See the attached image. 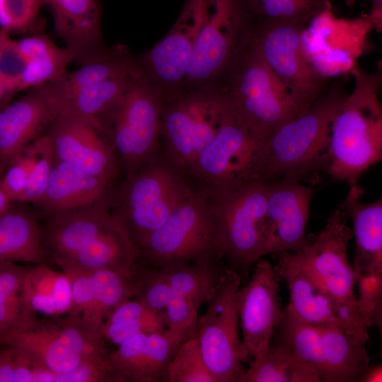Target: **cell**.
Returning <instances> with one entry per match:
<instances>
[{
    "label": "cell",
    "instance_id": "1",
    "mask_svg": "<svg viewBox=\"0 0 382 382\" xmlns=\"http://www.w3.org/2000/svg\"><path fill=\"white\" fill-rule=\"evenodd\" d=\"M42 218L47 258L62 270L124 272L135 259V249L112 216L107 195L89 205Z\"/></svg>",
    "mask_w": 382,
    "mask_h": 382
},
{
    "label": "cell",
    "instance_id": "2",
    "mask_svg": "<svg viewBox=\"0 0 382 382\" xmlns=\"http://www.w3.org/2000/svg\"><path fill=\"white\" fill-rule=\"evenodd\" d=\"M348 93L327 87L307 108L262 141L243 178L267 182L284 177L303 179L328 166L332 122Z\"/></svg>",
    "mask_w": 382,
    "mask_h": 382
},
{
    "label": "cell",
    "instance_id": "3",
    "mask_svg": "<svg viewBox=\"0 0 382 382\" xmlns=\"http://www.w3.org/2000/svg\"><path fill=\"white\" fill-rule=\"evenodd\" d=\"M354 88L336 114L328 140V171L333 180L357 184L360 175L382 158L381 69L352 71Z\"/></svg>",
    "mask_w": 382,
    "mask_h": 382
},
{
    "label": "cell",
    "instance_id": "4",
    "mask_svg": "<svg viewBox=\"0 0 382 382\" xmlns=\"http://www.w3.org/2000/svg\"><path fill=\"white\" fill-rule=\"evenodd\" d=\"M196 192L204 199L214 221L223 262L245 284L250 267L263 256L265 182L234 177Z\"/></svg>",
    "mask_w": 382,
    "mask_h": 382
},
{
    "label": "cell",
    "instance_id": "5",
    "mask_svg": "<svg viewBox=\"0 0 382 382\" xmlns=\"http://www.w3.org/2000/svg\"><path fill=\"white\" fill-rule=\"evenodd\" d=\"M219 83L233 115L259 144L307 108L264 61L249 36Z\"/></svg>",
    "mask_w": 382,
    "mask_h": 382
},
{
    "label": "cell",
    "instance_id": "6",
    "mask_svg": "<svg viewBox=\"0 0 382 382\" xmlns=\"http://www.w3.org/2000/svg\"><path fill=\"white\" fill-rule=\"evenodd\" d=\"M166 97L140 67L120 99L100 120L125 178L156 158Z\"/></svg>",
    "mask_w": 382,
    "mask_h": 382
},
{
    "label": "cell",
    "instance_id": "7",
    "mask_svg": "<svg viewBox=\"0 0 382 382\" xmlns=\"http://www.w3.org/2000/svg\"><path fill=\"white\" fill-rule=\"evenodd\" d=\"M194 190L163 159L155 158L107 195L110 212L139 253Z\"/></svg>",
    "mask_w": 382,
    "mask_h": 382
},
{
    "label": "cell",
    "instance_id": "8",
    "mask_svg": "<svg viewBox=\"0 0 382 382\" xmlns=\"http://www.w3.org/2000/svg\"><path fill=\"white\" fill-rule=\"evenodd\" d=\"M230 110L220 83L166 96L162 114L163 160L185 180Z\"/></svg>",
    "mask_w": 382,
    "mask_h": 382
},
{
    "label": "cell",
    "instance_id": "9",
    "mask_svg": "<svg viewBox=\"0 0 382 382\" xmlns=\"http://www.w3.org/2000/svg\"><path fill=\"white\" fill-rule=\"evenodd\" d=\"M253 19L245 0H201V18L185 91L221 81L248 39Z\"/></svg>",
    "mask_w": 382,
    "mask_h": 382
},
{
    "label": "cell",
    "instance_id": "10",
    "mask_svg": "<svg viewBox=\"0 0 382 382\" xmlns=\"http://www.w3.org/2000/svg\"><path fill=\"white\" fill-rule=\"evenodd\" d=\"M222 261L216 227L204 199L194 192L142 245L138 262L163 269Z\"/></svg>",
    "mask_w": 382,
    "mask_h": 382
},
{
    "label": "cell",
    "instance_id": "11",
    "mask_svg": "<svg viewBox=\"0 0 382 382\" xmlns=\"http://www.w3.org/2000/svg\"><path fill=\"white\" fill-rule=\"evenodd\" d=\"M242 283L227 269L197 318L195 337L203 359L216 382H240L251 359L238 335L236 293Z\"/></svg>",
    "mask_w": 382,
    "mask_h": 382
},
{
    "label": "cell",
    "instance_id": "12",
    "mask_svg": "<svg viewBox=\"0 0 382 382\" xmlns=\"http://www.w3.org/2000/svg\"><path fill=\"white\" fill-rule=\"evenodd\" d=\"M374 29L369 14L340 18L329 3L303 29L301 41L314 69L328 79L357 67V59L370 48L369 35Z\"/></svg>",
    "mask_w": 382,
    "mask_h": 382
},
{
    "label": "cell",
    "instance_id": "13",
    "mask_svg": "<svg viewBox=\"0 0 382 382\" xmlns=\"http://www.w3.org/2000/svg\"><path fill=\"white\" fill-rule=\"evenodd\" d=\"M306 27L284 22H253L249 39L264 61L306 108L327 88V79L313 67L303 50Z\"/></svg>",
    "mask_w": 382,
    "mask_h": 382
},
{
    "label": "cell",
    "instance_id": "14",
    "mask_svg": "<svg viewBox=\"0 0 382 382\" xmlns=\"http://www.w3.org/2000/svg\"><path fill=\"white\" fill-rule=\"evenodd\" d=\"M349 219L348 214L338 208L306 247L289 253L332 297L359 310L354 270L347 255L348 243L353 237Z\"/></svg>",
    "mask_w": 382,
    "mask_h": 382
},
{
    "label": "cell",
    "instance_id": "15",
    "mask_svg": "<svg viewBox=\"0 0 382 382\" xmlns=\"http://www.w3.org/2000/svg\"><path fill=\"white\" fill-rule=\"evenodd\" d=\"M272 255L289 291V301L284 308L288 313L306 323L331 324L369 338L368 330L373 323L369 317L332 297L289 252Z\"/></svg>",
    "mask_w": 382,
    "mask_h": 382
},
{
    "label": "cell",
    "instance_id": "16",
    "mask_svg": "<svg viewBox=\"0 0 382 382\" xmlns=\"http://www.w3.org/2000/svg\"><path fill=\"white\" fill-rule=\"evenodd\" d=\"M282 279L275 266L259 259L249 280L236 293V308L243 332L242 342L251 359L249 367L263 360L282 307L279 295Z\"/></svg>",
    "mask_w": 382,
    "mask_h": 382
},
{
    "label": "cell",
    "instance_id": "17",
    "mask_svg": "<svg viewBox=\"0 0 382 382\" xmlns=\"http://www.w3.org/2000/svg\"><path fill=\"white\" fill-rule=\"evenodd\" d=\"M265 238L263 256L297 252L312 240L305 234L313 195L301 180L284 177L265 182Z\"/></svg>",
    "mask_w": 382,
    "mask_h": 382
},
{
    "label": "cell",
    "instance_id": "18",
    "mask_svg": "<svg viewBox=\"0 0 382 382\" xmlns=\"http://www.w3.org/2000/svg\"><path fill=\"white\" fill-rule=\"evenodd\" d=\"M45 133L56 159L112 184L120 173L110 144L95 123L59 114Z\"/></svg>",
    "mask_w": 382,
    "mask_h": 382
},
{
    "label": "cell",
    "instance_id": "19",
    "mask_svg": "<svg viewBox=\"0 0 382 382\" xmlns=\"http://www.w3.org/2000/svg\"><path fill=\"white\" fill-rule=\"evenodd\" d=\"M258 145V141L231 109L185 180L196 192L231 178H243Z\"/></svg>",
    "mask_w": 382,
    "mask_h": 382
},
{
    "label": "cell",
    "instance_id": "20",
    "mask_svg": "<svg viewBox=\"0 0 382 382\" xmlns=\"http://www.w3.org/2000/svg\"><path fill=\"white\" fill-rule=\"evenodd\" d=\"M58 115V103L49 82L29 88L0 110L1 171L24 147L45 133Z\"/></svg>",
    "mask_w": 382,
    "mask_h": 382
},
{
    "label": "cell",
    "instance_id": "21",
    "mask_svg": "<svg viewBox=\"0 0 382 382\" xmlns=\"http://www.w3.org/2000/svg\"><path fill=\"white\" fill-rule=\"evenodd\" d=\"M194 335L166 328L141 333L109 353L117 381L156 382L166 379V369L180 345Z\"/></svg>",
    "mask_w": 382,
    "mask_h": 382
},
{
    "label": "cell",
    "instance_id": "22",
    "mask_svg": "<svg viewBox=\"0 0 382 382\" xmlns=\"http://www.w3.org/2000/svg\"><path fill=\"white\" fill-rule=\"evenodd\" d=\"M200 18L201 0H187L168 33L144 56V72L166 94L183 84Z\"/></svg>",
    "mask_w": 382,
    "mask_h": 382
},
{
    "label": "cell",
    "instance_id": "23",
    "mask_svg": "<svg viewBox=\"0 0 382 382\" xmlns=\"http://www.w3.org/2000/svg\"><path fill=\"white\" fill-rule=\"evenodd\" d=\"M54 30L74 54L81 66L106 54L101 36V8L98 0H47Z\"/></svg>",
    "mask_w": 382,
    "mask_h": 382
},
{
    "label": "cell",
    "instance_id": "24",
    "mask_svg": "<svg viewBox=\"0 0 382 382\" xmlns=\"http://www.w3.org/2000/svg\"><path fill=\"white\" fill-rule=\"evenodd\" d=\"M111 185L55 158L44 193L31 204L40 217L52 216L100 200Z\"/></svg>",
    "mask_w": 382,
    "mask_h": 382
},
{
    "label": "cell",
    "instance_id": "25",
    "mask_svg": "<svg viewBox=\"0 0 382 382\" xmlns=\"http://www.w3.org/2000/svg\"><path fill=\"white\" fill-rule=\"evenodd\" d=\"M54 161L45 132L11 159L0 175L12 202L33 204L37 201L46 189Z\"/></svg>",
    "mask_w": 382,
    "mask_h": 382
},
{
    "label": "cell",
    "instance_id": "26",
    "mask_svg": "<svg viewBox=\"0 0 382 382\" xmlns=\"http://www.w3.org/2000/svg\"><path fill=\"white\" fill-rule=\"evenodd\" d=\"M318 325L321 335V381H359L369 367V338L334 325Z\"/></svg>",
    "mask_w": 382,
    "mask_h": 382
},
{
    "label": "cell",
    "instance_id": "27",
    "mask_svg": "<svg viewBox=\"0 0 382 382\" xmlns=\"http://www.w3.org/2000/svg\"><path fill=\"white\" fill-rule=\"evenodd\" d=\"M363 193L357 184L350 185L339 205L352 221L356 243L352 268L382 273V199L366 204L361 200Z\"/></svg>",
    "mask_w": 382,
    "mask_h": 382
},
{
    "label": "cell",
    "instance_id": "28",
    "mask_svg": "<svg viewBox=\"0 0 382 382\" xmlns=\"http://www.w3.org/2000/svg\"><path fill=\"white\" fill-rule=\"evenodd\" d=\"M39 217L33 209L13 204L0 216V262H46Z\"/></svg>",
    "mask_w": 382,
    "mask_h": 382
},
{
    "label": "cell",
    "instance_id": "29",
    "mask_svg": "<svg viewBox=\"0 0 382 382\" xmlns=\"http://www.w3.org/2000/svg\"><path fill=\"white\" fill-rule=\"evenodd\" d=\"M21 294L26 306L35 313L59 317L72 308L71 284L69 276L46 263L27 268L22 282Z\"/></svg>",
    "mask_w": 382,
    "mask_h": 382
},
{
    "label": "cell",
    "instance_id": "30",
    "mask_svg": "<svg viewBox=\"0 0 382 382\" xmlns=\"http://www.w3.org/2000/svg\"><path fill=\"white\" fill-rule=\"evenodd\" d=\"M6 345L23 354L37 367L56 375L71 371L83 364L63 343L51 323L42 325L39 323L35 328L17 335Z\"/></svg>",
    "mask_w": 382,
    "mask_h": 382
},
{
    "label": "cell",
    "instance_id": "31",
    "mask_svg": "<svg viewBox=\"0 0 382 382\" xmlns=\"http://www.w3.org/2000/svg\"><path fill=\"white\" fill-rule=\"evenodd\" d=\"M26 267L0 262V344L6 345L17 335L35 328L37 313L25 303L21 287Z\"/></svg>",
    "mask_w": 382,
    "mask_h": 382
},
{
    "label": "cell",
    "instance_id": "32",
    "mask_svg": "<svg viewBox=\"0 0 382 382\" xmlns=\"http://www.w3.org/2000/svg\"><path fill=\"white\" fill-rule=\"evenodd\" d=\"M89 272V299L81 320L103 336V328L109 313L123 301L135 296L132 275L110 270L98 269Z\"/></svg>",
    "mask_w": 382,
    "mask_h": 382
},
{
    "label": "cell",
    "instance_id": "33",
    "mask_svg": "<svg viewBox=\"0 0 382 382\" xmlns=\"http://www.w3.org/2000/svg\"><path fill=\"white\" fill-rule=\"evenodd\" d=\"M240 382H322L316 370L274 335L260 364L245 370Z\"/></svg>",
    "mask_w": 382,
    "mask_h": 382
},
{
    "label": "cell",
    "instance_id": "34",
    "mask_svg": "<svg viewBox=\"0 0 382 382\" xmlns=\"http://www.w3.org/2000/svg\"><path fill=\"white\" fill-rule=\"evenodd\" d=\"M137 64L127 54L110 51L103 57L74 71H66L61 77L49 82L59 105L78 92L105 80L127 73Z\"/></svg>",
    "mask_w": 382,
    "mask_h": 382
},
{
    "label": "cell",
    "instance_id": "35",
    "mask_svg": "<svg viewBox=\"0 0 382 382\" xmlns=\"http://www.w3.org/2000/svg\"><path fill=\"white\" fill-rule=\"evenodd\" d=\"M139 69L136 65L127 73L78 92L60 105L59 114L90 120L101 129L100 120L120 99Z\"/></svg>",
    "mask_w": 382,
    "mask_h": 382
},
{
    "label": "cell",
    "instance_id": "36",
    "mask_svg": "<svg viewBox=\"0 0 382 382\" xmlns=\"http://www.w3.org/2000/svg\"><path fill=\"white\" fill-rule=\"evenodd\" d=\"M166 328L163 312H158L141 301L126 300L107 316L103 328V337L117 346L141 333Z\"/></svg>",
    "mask_w": 382,
    "mask_h": 382
},
{
    "label": "cell",
    "instance_id": "37",
    "mask_svg": "<svg viewBox=\"0 0 382 382\" xmlns=\"http://www.w3.org/2000/svg\"><path fill=\"white\" fill-rule=\"evenodd\" d=\"M227 269L224 262L214 261L157 270L176 294L199 307L211 297Z\"/></svg>",
    "mask_w": 382,
    "mask_h": 382
},
{
    "label": "cell",
    "instance_id": "38",
    "mask_svg": "<svg viewBox=\"0 0 382 382\" xmlns=\"http://www.w3.org/2000/svg\"><path fill=\"white\" fill-rule=\"evenodd\" d=\"M253 22H284L306 27L330 0H245Z\"/></svg>",
    "mask_w": 382,
    "mask_h": 382
},
{
    "label": "cell",
    "instance_id": "39",
    "mask_svg": "<svg viewBox=\"0 0 382 382\" xmlns=\"http://www.w3.org/2000/svg\"><path fill=\"white\" fill-rule=\"evenodd\" d=\"M52 324L63 343L83 363H108L109 353L103 336L95 332L76 317L66 314Z\"/></svg>",
    "mask_w": 382,
    "mask_h": 382
},
{
    "label": "cell",
    "instance_id": "40",
    "mask_svg": "<svg viewBox=\"0 0 382 382\" xmlns=\"http://www.w3.org/2000/svg\"><path fill=\"white\" fill-rule=\"evenodd\" d=\"M169 382H216L209 371L195 337L185 340L168 362Z\"/></svg>",
    "mask_w": 382,
    "mask_h": 382
},
{
    "label": "cell",
    "instance_id": "41",
    "mask_svg": "<svg viewBox=\"0 0 382 382\" xmlns=\"http://www.w3.org/2000/svg\"><path fill=\"white\" fill-rule=\"evenodd\" d=\"M75 62L74 53L68 48L57 46L51 51L30 59L24 70L18 92L55 81L66 71L68 64Z\"/></svg>",
    "mask_w": 382,
    "mask_h": 382
},
{
    "label": "cell",
    "instance_id": "42",
    "mask_svg": "<svg viewBox=\"0 0 382 382\" xmlns=\"http://www.w3.org/2000/svg\"><path fill=\"white\" fill-rule=\"evenodd\" d=\"M358 289L356 301L359 310L369 317L374 325L381 328L382 273L374 271H354Z\"/></svg>",
    "mask_w": 382,
    "mask_h": 382
},
{
    "label": "cell",
    "instance_id": "43",
    "mask_svg": "<svg viewBox=\"0 0 382 382\" xmlns=\"http://www.w3.org/2000/svg\"><path fill=\"white\" fill-rule=\"evenodd\" d=\"M27 63L8 30L0 28V83L8 97L18 92Z\"/></svg>",
    "mask_w": 382,
    "mask_h": 382
},
{
    "label": "cell",
    "instance_id": "44",
    "mask_svg": "<svg viewBox=\"0 0 382 382\" xmlns=\"http://www.w3.org/2000/svg\"><path fill=\"white\" fill-rule=\"evenodd\" d=\"M199 308L192 301L176 294L163 311L166 328L195 336Z\"/></svg>",
    "mask_w": 382,
    "mask_h": 382
},
{
    "label": "cell",
    "instance_id": "45",
    "mask_svg": "<svg viewBox=\"0 0 382 382\" xmlns=\"http://www.w3.org/2000/svg\"><path fill=\"white\" fill-rule=\"evenodd\" d=\"M44 5H47V0H6L5 11L11 22V30L30 28Z\"/></svg>",
    "mask_w": 382,
    "mask_h": 382
},
{
    "label": "cell",
    "instance_id": "46",
    "mask_svg": "<svg viewBox=\"0 0 382 382\" xmlns=\"http://www.w3.org/2000/svg\"><path fill=\"white\" fill-rule=\"evenodd\" d=\"M117 381L108 363H83L74 370L57 375L54 382Z\"/></svg>",
    "mask_w": 382,
    "mask_h": 382
},
{
    "label": "cell",
    "instance_id": "47",
    "mask_svg": "<svg viewBox=\"0 0 382 382\" xmlns=\"http://www.w3.org/2000/svg\"><path fill=\"white\" fill-rule=\"evenodd\" d=\"M21 53L28 61L30 59L54 49L55 45L51 38L45 35L25 37L15 40Z\"/></svg>",
    "mask_w": 382,
    "mask_h": 382
},
{
    "label": "cell",
    "instance_id": "48",
    "mask_svg": "<svg viewBox=\"0 0 382 382\" xmlns=\"http://www.w3.org/2000/svg\"><path fill=\"white\" fill-rule=\"evenodd\" d=\"M0 382H14L12 349L0 344Z\"/></svg>",
    "mask_w": 382,
    "mask_h": 382
},
{
    "label": "cell",
    "instance_id": "49",
    "mask_svg": "<svg viewBox=\"0 0 382 382\" xmlns=\"http://www.w3.org/2000/svg\"><path fill=\"white\" fill-rule=\"evenodd\" d=\"M371 12L369 14L374 23L375 29L381 31L382 29V0H370Z\"/></svg>",
    "mask_w": 382,
    "mask_h": 382
},
{
    "label": "cell",
    "instance_id": "50",
    "mask_svg": "<svg viewBox=\"0 0 382 382\" xmlns=\"http://www.w3.org/2000/svg\"><path fill=\"white\" fill-rule=\"evenodd\" d=\"M359 381L361 382H381L382 381V366L381 364L368 367L366 371L360 377Z\"/></svg>",
    "mask_w": 382,
    "mask_h": 382
},
{
    "label": "cell",
    "instance_id": "51",
    "mask_svg": "<svg viewBox=\"0 0 382 382\" xmlns=\"http://www.w3.org/2000/svg\"><path fill=\"white\" fill-rule=\"evenodd\" d=\"M13 203L3 187L0 175V216L8 209Z\"/></svg>",
    "mask_w": 382,
    "mask_h": 382
},
{
    "label": "cell",
    "instance_id": "52",
    "mask_svg": "<svg viewBox=\"0 0 382 382\" xmlns=\"http://www.w3.org/2000/svg\"><path fill=\"white\" fill-rule=\"evenodd\" d=\"M6 0H0V28L11 30V22L5 11Z\"/></svg>",
    "mask_w": 382,
    "mask_h": 382
},
{
    "label": "cell",
    "instance_id": "53",
    "mask_svg": "<svg viewBox=\"0 0 382 382\" xmlns=\"http://www.w3.org/2000/svg\"><path fill=\"white\" fill-rule=\"evenodd\" d=\"M6 98H8V96H7L6 93L5 92L4 88L2 87V86H1V84L0 83V104Z\"/></svg>",
    "mask_w": 382,
    "mask_h": 382
},
{
    "label": "cell",
    "instance_id": "54",
    "mask_svg": "<svg viewBox=\"0 0 382 382\" xmlns=\"http://www.w3.org/2000/svg\"><path fill=\"white\" fill-rule=\"evenodd\" d=\"M355 1L356 0H345L346 4L349 6H352L354 4Z\"/></svg>",
    "mask_w": 382,
    "mask_h": 382
},
{
    "label": "cell",
    "instance_id": "55",
    "mask_svg": "<svg viewBox=\"0 0 382 382\" xmlns=\"http://www.w3.org/2000/svg\"><path fill=\"white\" fill-rule=\"evenodd\" d=\"M1 166H0V173H1Z\"/></svg>",
    "mask_w": 382,
    "mask_h": 382
}]
</instances>
